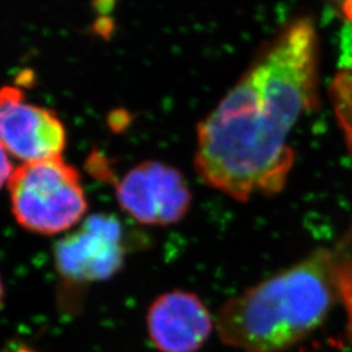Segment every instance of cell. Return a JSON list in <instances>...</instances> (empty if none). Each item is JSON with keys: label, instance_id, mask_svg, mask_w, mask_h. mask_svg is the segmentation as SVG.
Segmentation results:
<instances>
[{"label": "cell", "instance_id": "obj_4", "mask_svg": "<svg viewBox=\"0 0 352 352\" xmlns=\"http://www.w3.org/2000/svg\"><path fill=\"white\" fill-rule=\"evenodd\" d=\"M120 208L139 223L173 226L190 210L192 192L184 175L170 164L145 161L131 168L116 187Z\"/></svg>", "mask_w": 352, "mask_h": 352}, {"label": "cell", "instance_id": "obj_3", "mask_svg": "<svg viewBox=\"0 0 352 352\" xmlns=\"http://www.w3.org/2000/svg\"><path fill=\"white\" fill-rule=\"evenodd\" d=\"M7 186L16 222L34 234L68 231L88 210L80 174L62 157L20 164Z\"/></svg>", "mask_w": 352, "mask_h": 352}, {"label": "cell", "instance_id": "obj_8", "mask_svg": "<svg viewBox=\"0 0 352 352\" xmlns=\"http://www.w3.org/2000/svg\"><path fill=\"white\" fill-rule=\"evenodd\" d=\"M329 100L346 149L352 157V64L342 67L329 87Z\"/></svg>", "mask_w": 352, "mask_h": 352}, {"label": "cell", "instance_id": "obj_7", "mask_svg": "<svg viewBox=\"0 0 352 352\" xmlns=\"http://www.w3.org/2000/svg\"><path fill=\"white\" fill-rule=\"evenodd\" d=\"M146 327L160 352H199L212 337L215 318L196 294L173 289L151 302Z\"/></svg>", "mask_w": 352, "mask_h": 352}, {"label": "cell", "instance_id": "obj_1", "mask_svg": "<svg viewBox=\"0 0 352 352\" xmlns=\"http://www.w3.org/2000/svg\"><path fill=\"white\" fill-rule=\"evenodd\" d=\"M318 87L317 28L299 16L261 46L197 126L193 164L202 183L238 202L280 193L295 164L291 133L317 107Z\"/></svg>", "mask_w": 352, "mask_h": 352}, {"label": "cell", "instance_id": "obj_6", "mask_svg": "<svg viewBox=\"0 0 352 352\" xmlns=\"http://www.w3.org/2000/svg\"><path fill=\"white\" fill-rule=\"evenodd\" d=\"M123 231L107 215H93L55 248L58 270L74 282H96L115 274L124 261Z\"/></svg>", "mask_w": 352, "mask_h": 352}, {"label": "cell", "instance_id": "obj_9", "mask_svg": "<svg viewBox=\"0 0 352 352\" xmlns=\"http://www.w3.org/2000/svg\"><path fill=\"white\" fill-rule=\"evenodd\" d=\"M13 171L14 167L11 161V155L0 144V189L3 188V186L8 184Z\"/></svg>", "mask_w": 352, "mask_h": 352}, {"label": "cell", "instance_id": "obj_10", "mask_svg": "<svg viewBox=\"0 0 352 352\" xmlns=\"http://www.w3.org/2000/svg\"><path fill=\"white\" fill-rule=\"evenodd\" d=\"M3 300H4V286H3V280L0 277V308L3 305Z\"/></svg>", "mask_w": 352, "mask_h": 352}, {"label": "cell", "instance_id": "obj_5", "mask_svg": "<svg viewBox=\"0 0 352 352\" xmlns=\"http://www.w3.org/2000/svg\"><path fill=\"white\" fill-rule=\"evenodd\" d=\"M0 144L23 164L58 158L67 145V129L55 111L7 85L0 88Z\"/></svg>", "mask_w": 352, "mask_h": 352}, {"label": "cell", "instance_id": "obj_13", "mask_svg": "<svg viewBox=\"0 0 352 352\" xmlns=\"http://www.w3.org/2000/svg\"><path fill=\"white\" fill-rule=\"evenodd\" d=\"M334 1H337V0H334Z\"/></svg>", "mask_w": 352, "mask_h": 352}, {"label": "cell", "instance_id": "obj_12", "mask_svg": "<svg viewBox=\"0 0 352 352\" xmlns=\"http://www.w3.org/2000/svg\"><path fill=\"white\" fill-rule=\"evenodd\" d=\"M16 352H34V351H32V350H29V349H20V350H19V351H16Z\"/></svg>", "mask_w": 352, "mask_h": 352}, {"label": "cell", "instance_id": "obj_2", "mask_svg": "<svg viewBox=\"0 0 352 352\" xmlns=\"http://www.w3.org/2000/svg\"><path fill=\"white\" fill-rule=\"evenodd\" d=\"M338 299L333 253L318 248L223 302L215 330L240 351H287L325 322Z\"/></svg>", "mask_w": 352, "mask_h": 352}, {"label": "cell", "instance_id": "obj_11", "mask_svg": "<svg viewBox=\"0 0 352 352\" xmlns=\"http://www.w3.org/2000/svg\"><path fill=\"white\" fill-rule=\"evenodd\" d=\"M346 309H347V312H349V318H350V327H351L352 331V302L346 307Z\"/></svg>", "mask_w": 352, "mask_h": 352}]
</instances>
